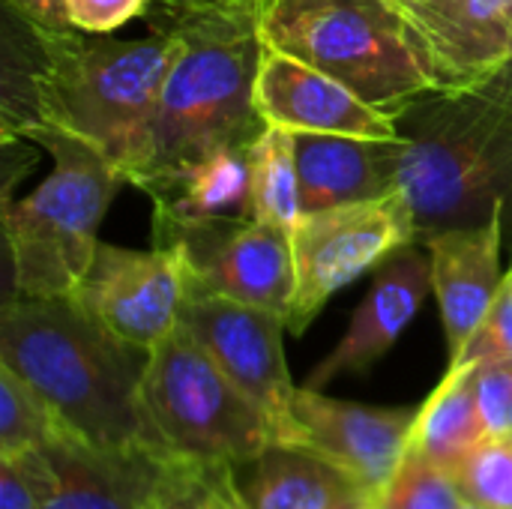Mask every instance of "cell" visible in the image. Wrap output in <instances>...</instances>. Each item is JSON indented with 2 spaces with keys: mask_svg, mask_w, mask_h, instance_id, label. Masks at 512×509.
I'll list each match as a JSON object with an SVG mask.
<instances>
[{
  "mask_svg": "<svg viewBox=\"0 0 512 509\" xmlns=\"http://www.w3.org/2000/svg\"><path fill=\"white\" fill-rule=\"evenodd\" d=\"M147 354L111 336L72 297L3 300L0 363L93 447L171 450L144 405Z\"/></svg>",
  "mask_w": 512,
  "mask_h": 509,
  "instance_id": "6da1fadb",
  "label": "cell"
},
{
  "mask_svg": "<svg viewBox=\"0 0 512 509\" xmlns=\"http://www.w3.org/2000/svg\"><path fill=\"white\" fill-rule=\"evenodd\" d=\"M174 54L171 33L108 39L36 27L30 81L39 126L87 141L129 186H138L153 156L159 99Z\"/></svg>",
  "mask_w": 512,
  "mask_h": 509,
  "instance_id": "7a4b0ae2",
  "label": "cell"
},
{
  "mask_svg": "<svg viewBox=\"0 0 512 509\" xmlns=\"http://www.w3.org/2000/svg\"><path fill=\"white\" fill-rule=\"evenodd\" d=\"M399 189L417 243L483 225L512 201V63L474 87L426 90L399 114Z\"/></svg>",
  "mask_w": 512,
  "mask_h": 509,
  "instance_id": "3957f363",
  "label": "cell"
},
{
  "mask_svg": "<svg viewBox=\"0 0 512 509\" xmlns=\"http://www.w3.org/2000/svg\"><path fill=\"white\" fill-rule=\"evenodd\" d=\"M258 15L204 12L156 30L177 39V54L165 75L153 156L138 189L219 150L252 147L267 129L255 108L264 51Z\"/></svg>",
  "mask_w": 512,
  "mask_h": 509,
  "instance_id": "277c9868",
  "label": "cell"
},
{
  "mask_svg": "<svg viewBox=\"0 0 512 509\" xmlns=\"http://www.w3.org/2000/svg\"><path fill=\"white\" fill-rule=\"evenodd\" d=\"M24 138L48 150L54 171L30 198L3 204L6 300L72 297L96 258L99 225L126 180L99 150L54 126H33Z\"/></svg>",
  "mask_w": 512,
  "mask_h": 509,
  "instance_id": "5b68a950",
  "label": "cell"
},
{
  "mask_svg": "<svg viewBox=\"0 0 512 509\" xmlns=\"http://www.w3.org/2000/svg\"><path fill=\"white\" fill-rule=\"evenodd\" d=\"M258 30L264 45L327 72L390 114L435 90L420 36L396 0H267Z\"/></svg>",
  "mask_w": 512,
  "mask_h": 509,
  "instance_id": "8992f818",
  "label": "cell"
},
{
  "mask_svg": "<svg viewBox=\"0 0 512 509\" xmlns=\"http://www.w3.org/2000/svg\"><path fill=\"white\" fill-rule=\"evenodd\" d=\"M141 393L174 453L240 468L276 444L267 417L180 324L150 348Z\"/></svg>",
  "mask_w": 512,
  "mask_h": 509,
  "instance_id": "52a82bcc",
  "label": "cell"
},
{
  "mask_svg": "<svg viewBox=\"0 0 512 509\" xmlns=\"http://www.w3.org/2000/svg\"><path fill=\"white\" fill-rule=\"evenodd\" d=\"M414 243L417 219L402 189L372 201L303 213L291 228L294 297L288 333L303 336L336 291Z\"/></svg>",
  "mask_w": 512,
  "mask_h": 509,
  "instance_id": "ba28073f",
  "label": "cell"
},
{
  "mask_svg": "<svg viewBox=\"0 0 512 509\" xmlns=\"http://www.w3.org/2000/svg\"><path fill=\"white\" fill-rule=\"evenodd\" d=\"M153 243L180 252L186 291L222 294L288 321L294 297L291 231L240 216L153 222Z\"/></svg>",
  "mask_w": 512,
  "mask_h": 509,
  "instance_id": "9c48e42d",
  "label": "cell"
},
{
  "mask_svg": "<svg viewBox=\"0 0 512 509\" xmlns=\"http://www.w3.org/2000/svg\"><path fill=\"white\" fill-rule=\"evenodd\" d=\"M180 327L189 330L219 369L267 417L276 444H300L294 420L297 387L291 381L282 336L288 321L270 309L249 306L222 294L186 291Z\"/></svg>",
  "mask_w": 512,
  "mask_h": 509,
  "instance_id": "30bf717a",
  "label": "cell"
},
{
  "mask_svg": "<svg viewBox=\"0 0 512 509\" xmlns=\"http://www.w3.org/2000/svg\"><path fill=\"white\" fill-rule=\"evenodd\" d=\"M72 300L120 342L150 351L180 324L186 267L177 249L153 246L138 252L99 240Z\"/></svg>",
  "mask_w": 512,
  "mask_h": 509,
  "instance_id": "8fae6325",
  "label": "cell"
},
{
  "mask_svg": "<svg viewBox=\"0 0 512 509\" xmlns=\"http://www.w3.org/2000/svg\"><path fill=\"white\" fill-rule=\"evenodd\" d=\"M417 414L420 408H372L330 399L321 390L297 387V447H306L336 465L372 504L396 474Z\"/></svg>",
  "mask_w": 512,
  "mask_h": 509,
  "instance_id": "7c38bea8",
  "label": "cell"
},
{
  "mask_svg": "<svg viewBox=\"0 0 512 509\" xmlns=\"http://www.w3.org/2000/svg\"><path fill=\"white\" fill-rule=\"evenodd\" d=\"M255 108L267 126H282L288 132L375 141L402 138L396 114L369 105L342 81L270 45H264L255 75Z\"/></svg>",
  "mask_w": 512,
  "mask_h": 509,
  "instance_id": "4fadbf2b",
  "label": "cell"
},
{
  "mask_svg": "<svg viewBox=\"0 0 512 509\" xmlns=\"http://www.w3.org/2000/svg\"><path fill=\"white\" fill-rule=\"evenodd\" d=\"M438 90L483 84L512 63V0H396Z\"/></svg>",
  "mask_w": 512,
  "mask_h": 509,
  "instance_id": "5bb4252c",
  "label": "cell"
},
{
  "mask_svg": "<svg viewBox=\"0 0 512 509\" xmlns=\"http://www.w3.org/2000/svg\"><path fill=\"white\" fill-rule=\"evenodd\" d=\"M504 213L507 204H498L483 225L447 228L426 240L432 264V291L441 306L450 363L465 351L504 282Z\"/></svg>",
  "mask_w": 512,
  "mask_h": 509,
  "instance_id": "9a60e30c",
  "label": "cell"
},
{
  "mask_svg": "<svg viewBox=\"0 0 512 509\" xmlns=\"http://www.w3.org/2000/svg\"><path fill=\"white\" fill-rule=\"evenodd\" d=\"M429 288H432V264L414 246H405L396 255H390L381 264L378 279L369 288L366 300L357 306L345 339L324 363H318L309 372L303 387L321 390L342 375L369 372L417 318Z\"/></svg>",
  "mask_w": 512,
  "mask_h": 509,
  "instance_id": "2e32d148",
  "label": "cell"
},
{
  "mask_svg": "<svg viewBox=\"0 0 512 509\" xmlns=\"http://www.w3.org/2000/svg\"><path fill=\"white\" fill-rule=\"evenodd\" d=\"M399 141L294 132L300 210L318 213L399 189Z\"/></svg>",
  "mask_w": 512,
  "mask_h": 509,
  "instance_id": "e0dca14e",
  "label": "cell"
},
{
  "mask_svg": "<svg viewBox=\"0 0 512 509\" xmlns=\"http://www.w3.org/2000/svg\"><path fill=\"white\" fill-rule=\"evenodd\" d=\"M57 477L45 509H147L168 450L93 447L78 435L42 447Z\"/></svg>",
  "mask_w": 512,
  "mask_h": 509,
  "instance_id": "ac0fdd59",
  "label": "cell"
},
{
  "mask_svg": "<svg viewBox=\"0 0 512 509\" xmlns=\"http://www.w3.org/2000/svg\"><path fill=\"white\" fill-rule=\"evenodd\" d=\"M153 198V222L252 219V165L249 147L219 150L174 174L144 186Z\"/></svg>",
  "mask_w": 512,
  "mask_h": 509,
  "instance_id": "d6986e66",
  "label": "cell"
},
{
  "mask_svg": "<svg viewBox=\"0 0 512 509\" xmlns=\"http://www.w3.org/2000/svg\"><path fill=\"white\" fill-rule=\"evenodd\" d=\"M246 468L240 492L249 509H333L348 501H369L351 477L306 447L270 444Z\"/></svg>",
  "mask_w": 512,
  "mask_h": 509,
  "instance_id": "ffe728a7",
  "label": "cell"
},
{
  "mask_svg": "<svg viewBox=\"0 0 512 509\" xmlns=\"http://www.w3.org/2000/svg\"><path fill=\"white\" fill-rule=\"evenodd\" d=\"M486 426L474 390V363L450 366L438 390L420 405L408 447L420 450L450 474L486 438Z\"/></svg>",
  "mask_w": 512,
  "mask_h": 509,
  "instance_id": "44dd1931",
  "label": "cell"
},
{
  "mask_svg": "<svg viewBox=\"0 0 512 509\" xmlns=\"http://www.w3.org/2000/svg\"><path fill=\"white\" fill-rule=\"evenodd\" d=\"M252 165V219L291 231L303 216L294 132L267 126L249 147Z\"/></svg>",
  "mask_w": 512,
  "mask_h": 509,
  "instance_id": "7402d4cb",
  "label": "cell"
},
{
  "mask_svg": "<svg viewBox=\"0 0 512 509\" xmlns=\"http://www.w3.org/2000/svg\"><path fill=\"white\" fill-rule=\"evenodd\" d=\"M237 465L168 450L147 509H249Z\"/></svg>",
  "mask_w": 512,
  "mask_h": 509,
  "instance_id": "603a6c76",
  "label": "cell"
},
{
  "mask_svg": "<svg viewBox=\"0 0 512 509\" xmlns=\"http://www.w3.org/2000/svg\"><path fill=\"white\" fill-rule=\"evenodd\" d=\"M69 435L72 432L51 411V405L0 363V456L39 450Z\"/></svg>",
  "mask_w": 512,
  "mask_h": 509,
  "instance_id": "cb8c5ba5",
  "label": "cell"
},
{
  "mask_svg": "<svg viewBox=\"0 0 512 509\" xmlns=\"http://www.w3.org/2000/svg\"><path fill=\"white\" fill-rule=\"evenodd\" d=\"M372 504L375 509H462L465 495L444 465L408 447L396 474Z\"/></svg>",
  "mask_w": 512,
  "mask_h": 509,
  "instance_id": "d4e9b609",
  "label": "cell"
},
{
  "mask_svg": "<svg viewBox=\"0 0 512 509\" xmlns=\"http://www.w3.org/2000/svg\"><path fill=\"white\" fill-rule=\"evenodd\" d=\"M468 504L512 509V435H486L453 471Z\"/></svg>",
  "mask_w": 512,
  "mask_h": 509,
  "instance_id": "484cf974",
  "label": "cell"
},
{
  "mask_svg": "<svg viewBox=\"0 0 512 509\" xmlns=\"http://www.w3.org/2000/svg\"><path fill=\"white\" fill-rule=\"evenodd\" d=\"M54 489L57 477L42 447L0 456V509H45Z\"/></svg>",
  "mask_w": 512,
  "mask_h": 509,
  "instance_id": "4316f807",
  "label": "cell"
},
{
  "mask_svg": "<svg viewBox=\"0 0 512 509\" xmlns=\"http://www.w3.org/2000/svg\"><path fill=\"white\" fill-rule=\"evenodd\" d=\"M486 360H512V267L504 273V282L474 330L465 351L450 366H468V363H486Z\"/></svg>",
  "mask_w": 512,
  "mask_h": 509,
  "instance_id": "83f0119b",
  "label": "cell"
},
{
  "mask_svg": "<svg viewBox=\"0 0 512 509\" xmlns=\"http://www.w3.org/2000/svg\"><path fill=\"white\" fill-rule=\"evenodd\" d=\"M474 390L489 435H512V360L474 363Z\"/></svg>",
  "mask_w": 512,
  "mask_h": 509,
  "instance_id": "f1b7e54d",
  "label": "cell"
},
{
  "mask_svg": "<svg viewBox=\"0 0 512 509\" xmlns=\"http://www.w3.org/2000/svg\"><path fill=\"white\" fill-rule=\"evenodd\" d=\"M153 0H63L66 21L81 33L105 36L138 15H147Z\"/></svg>",
  "mask_w": 512,
  "mask_h": 509,
  "instance_id": "f546056e",
  "label": "cell"
},
{
  "mask_svg": "<svg viewBox=\"0 0 512 509\" xmlns=\"http://www.w3.org/2000/svg\"><path fill=\"white\" fill-rule=\"evenodd\" d=\"M264 3L267 0H153L147 15L156 33V30H165L168 24H177L183 18L204 15V12H261Z\"/></svg>",
  "mask_w": 512,
  "mask_h": 509,
  "instance_id": "4dcf8cb0",
  "label": "cell"
},
{
  "mask_svg": "<svg viewBox=\"0 0 512 509\" xmlns=\"http://www.w3.org/2000/svg\"><path fill=\"white\" fill-rule=\"evenodd\" d=\"M3 3L12 6L15 12H21L27 21H33V24L42 27V30H51V33L75 30V27L66 21L63 0H3Z\"/></svg>",
  "mask_w": 512,
  "mask_h": 509,
  "instance_id": "1f68e13d",
  "label": "cell"
},
{
  "mask_svg": "<svg viewBox=\"0 0 512 509\" xmlns=\"http://www.w3.org/2000/svg\"><path fill=\"white\" fill-rule=\"evenodd\" d=\"M369 501H348V504H339V507H333V509H360V507H366Z\"/></svg>",
  "mask_w": 512,
  "mask_h": 509,
  "instance_id": "d6a6232c",
  "label": "cell"
},
{
  "mask_svg": "<svg viewBox=\"0 0 512 509\" xmlns=\"http://www.w3.org/2000/svg\"><path fill=\"white\" fill-rule=\"evenodd\" d=\"M462 509H483V507H477V504H468V501H465V507Z\"/></svg>",
  "mask_w": 512,
  "mask_h": 509,
  "instance_id": "836d02e7",
  "label": "cell"
},
{
  "mask_svg": "<svg viewBox=\"0 0 512 509\" xmlns=\"http://www.w3.org/2000/svg\"><path fill=\"white\" fill-rule=\"evenodd\" d=\"M360 509H375V504H366V507H360Z\"/></svg>",
  "mask_w": 512,
  "mask_h": 509,
  "instance_id": "e575fe53",
  "label": "cell"
}]
</instances>
